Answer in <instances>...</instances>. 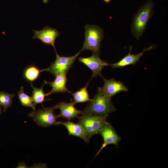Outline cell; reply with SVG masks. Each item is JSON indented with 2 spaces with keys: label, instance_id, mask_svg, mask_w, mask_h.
<instances>
[{
  "label": "cell",
  "instance_id": "cell-1",
  "mask_svg": "<svg viewBox=\"0 0 168 168\" xmlns=\"http://www.w3.org/2000/svg\"><path fill=\"white\" fill-rule=\"evenodd\" d=\"M154 2L148 0L139 7L134 16L131 24V32L138 40L142 35L154 13Z\"/></svg>",
  "mask_w": 168,
  "mask_h": 168
},
{
  "label": "cell",
  "instance_id": "cell-2",
  "mask_svg": "<svg viewBox=\"0 0 168 168\" xmlns=\"http://www.w3.org/2000/svg\"><path fill=\"white\" fill-rule=\"evenodd\" d=\"M115 110L111 98L105 95L99 87L94 98L88 101L83 111L94 115L108 116Z\"/></svg>",
  "mask_w": 168,
  "mask_h": 168
},
{
  "label": "cell",
  "instance_id": "cell-3",
  "mask_svg": "<svg viewBox=\"0 0 168 168\" xmlns=\"http://www.w3.org/2000/svg\"><path fill=\"white\" fill-rule=\"evenodd\" d=\"M85 40L80 51L89 50L93 54L99 55L101 43L104 37V32L100 27L86 24L85 27Z\"/></svg>",
  "mask_w": 168,
  "mask_h": 168
},
{
  "label": "cell",
  "instance_id": "cell-4",
  "mask_svg": "<svg viewBox=\"0 0 168 168\" xmlns=\"http://www.w3.org/2000/svg\"><path fill=\"white\" fill-rule=\"evenodd\" d=\"M108 116L98 115L85 112L83 111L78 117V123L82 127L88 139L99 133L100 130L107 122Z\"/></svg>",
  "mask_w": 168,
  "mask_h": 168
},
{
  "label": "cell",
  "instance_id": "cell-5",
  "mask_svg": "<svg viewBox=\"0 0 168 168\" xmlns=\"http://www.w3.org/2000/svg\"><path fill=\"white\" fill-rule=\"evenodd\" d=\"M55 109H56L55 105L43 108L42 109L30 112L28 116L33 118L38 125L43 127L47 128L53 125H58L59 124L57 119L60 117L59 115L54 114V111Z\"/></svg>",
  "mask_w": 168,
  "mask_h": 168
},
{
  "label": "cell",
  "instance_id": "cell-6",
  "mask_svg": "<svg viewBox=\"0 0 168 168\" xmlns=\"http://www.w3.org/2000/svg\"><path fill=\"white\" fill-rule=\"evenodd\" d=\"M80 51L75 55L71 57H65L59 55L56 52V59L48 68L44 71L50 72L54 76L61 74H67L76 58L81 53Z\"/></svg>",
  "mask_w": 168,
  "mask_h": 168
},
{
  "label": "cell",
  "instance_id": "cell-7",
  "mask_svg": "<svg viewBox=\"0 0 168 168\" xmlns=\"http://www.w3.org/2000/svg\"><path fill=\"white\" fill-rule=\"evenodd\" d=\"M33 31L34 35L32 39H38L45 44L51 45L56 52L54 42L56 38L60 35L58 31L55 28L46 26L42 30H33Z\"/></svg>",
  "mask_w": 168,
  "mask_h": 168
},
{
  "label": "cell",
  "instance_id": "cell-8",
  "mask_svg": "<svg viewBox=\"0 0 168 168\" xmlns=\"http://www.w3.org/2000/svg\"><path fill=\"white\" fill-rule=\"evenodd\" d=\"M99 133L101 134L103 138V143L95 157H96L103 149L107 145L113 144L117 146L121 140L120 138L114 129L111 124L107 122L103 126Z\"/></svg>",
  "mask_w": 168,
  "mask_h": 168
},
{
  "label": "cell",
  "instance_id": "cell-9",
  "mask_svg": "<svg viewBox=\"0 0 168 168\" xmlns=\"http://www.w3.org/2000/svg\"><path fill=\"white\" fill-rule=\"evenodd\" d=\"M99 55L93 54L91 56L88 58L80 57L79 61L84 64L93 72L92 77L100 76L101 77V72L105 67L109 65V64L102 60Z\"/></svg>",
  "mask_w": 168,
  "mask_h": 168
},
{
  "label": "cell",
  "instance_id": "cell-10",
  "mask_svg": "<svg viewBox=\"0 0 168 168\" xmlns=\"http://www.w3.org/2000/svg\"><path fill=\"white\" fill-rule=\"evenodd\" d=\"M104 84L102 87H100L103 93L107 96L111 98L112 96L121 92H127V87L120 81H116L114 78L107 80L102 76Z\"/></svg>",
  "mask_w": 168,
  "mask_h": 168
},
{
  "label": "cell",
  "instance_id": "cell-11",
  "mask_svg": "<svg viewBox=\"0 0 168 168\" xmlns=\"http://www.w3.org/2000/svg\"><path fill=\"white\" fill-rule=\"evenodd\" d=\"M75 104L71 99L70 103L61 102L55 105L56 109H59L60 111V113L59 114L60 117L66 118L68 120L78 118L79 115L82 113L83 111L76 109L74 106Z\"/></svg>",
  "mask_w": 168,
  "mask_h": 168
},
{
  "label": "cell",
  "instance_id": "cell-12",
  "mask_svg": "<svg viewBox=\"0 0 168 168\" xmlns=\"http://www.w3.org/2000/svg\"><path fill=\"white\" fill-rule=\"evenodd\" d=\"M155 47L154 45H152L148 48L144 49L141 53L137 54H134L131 53L132 47L130 46L129 51L127 55L116 63L109 64V65L111 66L113 68H116L123 67L130 65H135L140 61V58L145 52L154 49Z\"/></svg>",
  "mask_w": 168,
  "mask_h": 168
},
{
  "label": "cell",
  "instance_id": "cell-13",
  "mask_svg": "<svg viewBox=\"0 0 168 168\" xmlns=\"http://www.w3.org/2000/svg\"><path fill=\"white\" fill-rule=\"evenodd\" d=\"M66 75V73L58 74L55 76L54 81L51 82L44 81L45 84L49 85L52 88V90L50 92L51 94L67 92L72 93L66 86L68 81Z\"/></svg>",
  "mask_w": 168,
  "mask_h": 168
},
{
  "label": "cell",
  "instance_id": "cell-14",
  "mask_svg": "<svg viewBox=\"0 0 168 168\" xmlns=\"http://www.w3.org/2000/svg\"><path fill=\"white\" fill-rule=\"evenodd\" d=\"M58 122L59 124H61L66 128L69 135L80 138L86 142L89 141V139L87 137L82 127L78 123H74L69 121Z\"/></svg>",
  "mask_w": 168,
  "mask_h": 168
},
{
  "label": "cell",
  "instance_id": "cell-15",
  "mask_svg": "<svg viewBox=\"0 0 168 168\" xmlns=\"http://www.w3.org/2000/svg\"><path fill=\"white\" fill-rule=\"evenodd\" d=\"M43 71L44 69L41 70L34 65H30L24 69L23 73V77L27 81L34 82L38 78L40 72Z\"/></svg>",
  "mask_w": 168,
  "mask_h": 168
},
{
  "label": "cell",
  "instance_id": "cell-16",
  "mask_svg": "<svg viewBox=\"0 0 168 168\" xmlns=\"http://www.w3.org/2000/svg\"><path fill=\"white\" fill-rule=\"evenodd\" d=\"M31 86L33 88L32 91V97L33 99V103L35 106L37 104H41L45 101L49 100L45 99V96L51 94L49 92L47 94L44 93L43 89V85L40 88L35 87L33 86L32 83L31 84Z\"/></svg>",
  "mask_w": 168,
  "mask_h": 168
},
{
  "label": "cell",
  "instance_id": "cell-17",
  "mask_svg": "<svg viewBox=\"0 0 168 168\" xmlns=\"http://www.w3.org/2000/svg\"><path fill=\"white\" fill-rule=\"evenodd\" d=\"M91 80L87 82L86 85L83 88L75 92L72 93L74 101L76 103H80L88 101L91 100L88 93L87 88Z\"/></svg>",
  "mask_w": 168,
  "mask_h": 168
},
{
  "label": "cell",
  "instance_id": "cell-18",
  "mask_svg": "<svg viewBox=\"0 0 168 168\" xmlns=\"http://www.w3.org/2000/svg\"><path fill=\"white\" fill-rule=\"evenodd\" d=\"M17 96L22 106L30 107L34 111L35 110V106L33 104L32 97L24 93L23 86L21 87L18 92Z\"/></svg>",
  "mask_w": 168,
  "mask_h": 168
},
{
  "label": "cell",
  "instance_id": "cell-19",
  "mask_svg": "<svg viewBox=\"0 0 168 168\" xmlns=\"http://www.w3.org/2000/svg\"><path fill=\"white\" fill-rule=\"evenodd\" d=\"M15 96V94L0 91V104L3 107L4 112L12 106V100Z\"/></svg>",
  "mask_w": 168,
  "mask_h": 168
},
{
  "label": "cell",
  "instance_id": "cell-20",
  "mask_svg": "<svg viewBox=\"0 0 168 168\" xmlns=\"http://www.w3.org/2000/svg\"><path fill=\"white\" fill-rule=\"evenodd\" d=\"M17 168H27L29 167L24 162H19L16 167Z\"/></svg>",
  "mask_w": 168,
  "mask_h": 168
},
{
  "label": "cell",
  "instance_id": "cell-21",
  "mask_svg": "<svg viewBox=\"0 0 168 168\" xmlns=\"http://www.w3.org/2000/svg\"><path fill=\"white\" fill-rule=\"evenodd\" d=\"M106 3H109L110 2L111 0H103Z\"/></svg>",
  "mask_w": 168,
  "mask_h": 168
},
{
  "label": "cell",
  "instance_id": "cell-22",
  "mask_svg": "<svg viewBox=\"0 0 168 168\" xmlns=\"http://www.w3.org/2000/svg\"><path fill=\"white\" fill-rule=\"evenodd\" d=\"M2 113V107L1 105L0 104V115Z\"/></svg>",
  "mask_w": 168,
  "mask_h": 168
}]
</instances>
